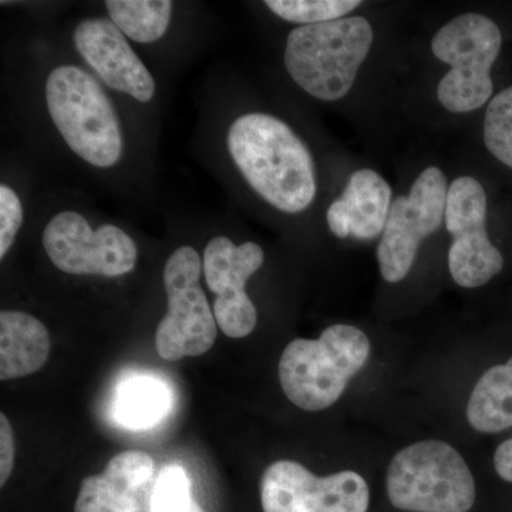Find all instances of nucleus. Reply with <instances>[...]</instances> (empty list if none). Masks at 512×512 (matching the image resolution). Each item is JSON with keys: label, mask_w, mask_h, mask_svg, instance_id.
Here are the masks:
<instances>
[{"label": "nucleus", "mask_w": 512, "mask_h": 512, "mask_svg": "<svg viewBox=\"0 0 512 512\" xmlns=\"http://www.w3.org/2000/svg\"><path fill=\"white\" fill-rule=\"evenodd\" d=\"M228 148L247 183L276 210L296 214L315 200L311 153L284 121L245 114L229 128Z\"/></svg>", "instance_id": "obj_1"}, {"label": "nucleus", "mask_w": 512, "mask_h": 512, "mask_svg": "<svg viewBox=\"0 0 512 512\" xmlns=\"http://www.w3.org/2000/svg\"><path fill=\"white\" fill-rule=\"evenodd\" d=\"M369 356V338L355 326L333 325L319 339L293 340L279 360L282 390L299 409H328Z\"/></svg>", "instance_id": "obj_2"}, {"label": "nucleus", "mask_w": 512, "mask_h": 512, "mask_svg": "<svg viewBox=\"0 0 512 512\" xmlns=\"http://www.w3.org/2000/svg\"><path fill=\"white\" fill-rule=\"evenodd\" d=\"M372 43V26L362 16L301 26L289 33L286 70L315 99L339 100L352 89Z\"/></svg>", "instance_id": "obj_3"}, {"label": "nucleus", "mask_w": 512, "mask_h": 512, "mask_svg": "<svg viewBox=\"0 0 512 512\" xmlns=\"http://www.w3.org/2000/svg\"><path fill=\"white\" fill-rule=\"evenodd\" d=\"M46 101L53 123L74 154L100 168L120 160L119 117L94 77L80 67H56L47 77Z\"/></svg>", "instance_id": "obj_4"}, {"label": "nucleus", "mask_w": 512, "mask_h": 512, "mask_svg": "<svg viewBox=\"0 0 512 512\" xmlns=\"http://www.w3.org/2000/svg\"><path fill=\"white\" fill-rule=\"evenodd\" d=\"M390 503L410 512H468L476 503V483L460 453L439 440L403 448L387 470Z\"/></svg>", "instance_id": "obj_5"}, {"label": "nucleus", "mask_w": 512, "mask_h": 512, "mask_svg": "<svg viewBox=\"0 0 512 512\" xmlns=\"http://www.w3.org/2000/svg\"><path fill=\"white\" fill-rule=\"evenodd\" d=\"M500 29L493 20L467 13L436 33L431 50L451 67L437 87V97L451 113H470L484 106L493 94L491 67L500 55Z\"/></svg>", "instance_id": "obj_6"}, {"label": "nucleus", "mask_w": 512, "mask_h": 512, "mask_svg": "<svg viewBox=\"0 0 512 512\" xmlns=\"http://www.w3.org/2000/svg\"><path fill=\"white\" fill-rule=\"evenodd\" d=\"M202 262L192 247H181L164 268L167 313L156 332V349L164 360L204 355L217 339V320L200 278Z\"/></svg>", "instance_id": "obj_7"}, {"label": "nucleus", "mask_w": 512, "mask_h": 512, "mask_svg": "<svg viewBox=\"0 0 512 512\" xmlns=\"http://www.w3.org/2000/svg\"><path fill=\"white\" fill-rule=\"evenodd\" d=\"M447 192L446 175L439 167H429L416 178L407 197L393 201L377 248L384 281L397 284L409 275L421 242L443 224Z\"/></svg>", "instance_id": "obj_8"}, {"label": "nucleus", "mask_w": 512, "mask_h": 512, "mask_svg": "<svg viewBox=\"0 0 512 512\" xmlns=\"http://www.w3.org/2000/svg\"><path fill=\"white\" fill-rule=\"evenodd\" d=\"M43 247L60 271L72 275H126L136 268V242L116 225L93 231L83 215L63 211L43 232Z\"/></svg>", "instance_id": "obj_9"}, {"label": "nucleus", "mask_w": 512, "mask_h": 512, "mask_svg": "<svg viewBox=\"0 0 512 512\" xmlns=\"http://www.w3.org/2000/svg\"><path fill=\"white\" fill-rule=\"evenodd\" d=\"M447 231L453 235L448 268L457 285L478 288L503 271L504 258L491 244L487 227V197L473 177H460L448 187Z\"/></svg>", "instance_id": "obj_10"}, {"label": "nucleus", "mask_w": 512, "mask_h": 512, "mask_svg": "<svg viewBox=\"0 0 512 512\" xmlns=\"http://www.w3.org/2000/svg\"><path fill=\"white\" fill-rule=\"evenodd\" d=\"M264 512H367L370 491L355 471L318 477L302 464L276 461L261 481Z\"/></svg>", "instance_id": "obj_11"}, {"label": "nucleus", "mask_w": 512, "mask_h": 512, "mask_svg": "<svg viewBox=\"0 0 512 512\" xmlns=\"http://www.w3.org/2000/svg\"><path fill=\"white\" fill-rule=\"evenodd\" d=\"M264 259V251L254 242L235 245L227 237H215L205 248L202 271L208 288L217 295L212 311L228 338H245L255 329L258 313L245 285Z\"/></svg>", "instance_id": "obj_12"}, {"label": "nucleus", "mask_w": 512, "mask_h": 512, "mask_svg": "<svg viewBox=\"0 0 512 512\" xmlns=\"http://www.w3.org/2000/svg\"><path fill=\"white\" fill-rule=\"evenodd\" d=\"M74 45L96 70L100 79L117 92L148 103L156 93V82L126 36L106 18L83 20L74 29Z\"/></svg>", "instance_id": "obj_13"}, {"label": "nucleus", "mask_w": 512, "mask_h": 512, "mask_svg": "<svg viewBox=\"0 0 512 512\" xmlns=\"http://www.w3.org/2000/svg\"><path fill=\"white\" fill-rule=\"evenodd\" d=\"M392 204V188L382 175L369 168L356 171L329 207L326 218L330 231L342 239H375L386 227Z\"/></svg>", "instance_id": "obj_14"}, {"label": "nucleus", "mask_w": 512, "mask_h": 512, "mask_svg": "<svg viewBox=\"0 0 512 512\" xmlns=\"http://www.w3.org/2000/svg\"><path fill=\"white\" fill-rule=\"evenodd\" d=\"M50 355V336L46 326L29 313H0V379H19L33 375Z\"/></svg>", "instance_id": "obj_15"}, {"label": "nucleus", "mask_w": 512, "mask_h": 512, "mask_svg": "<svg viewBox=\"0 0 512 512\" xmlns=\"http://www.w3.org/2000/svg\"><path fill=\"white\" fill-rule=\"evenodd\" d=\"M467 419L480 433H500L512 427V357L478 380L468 402Z\"/></svg>", "instance_id": "obj_16"}, {"label": "nucleus", "mask_w": 512, "mask_h": 512, "mask_svg": "<svg viewBox=\"0 0 512 512\" xmlns=\"http://www.w3.org/2000/svg\"><path fill=\"white\" fill-rule=\"evenodd\" d=\"M167 386L154 377L140 376L121 384L117 394V419L131 430H146L163 420L170 410Z\"/></svg>", "instance_id": "obj_17"}, {"label": "nucleus", "mask_w": 512, "mask_h": 512, "mask_svg": "<svg viewBox=\"0 0 512 512\" xmlns=\"http://www.w3.org/2000/svg\"><path fill=\"white\" fill-rule=\"evenodd\" d=\"M106 6L111 22L124 36L138 43L161 39L173 13L170 0H109Z\"/></svg>", "instance_id": "obj_18"}, {"label": "nucleus", "mask_w": 512, "mask_h": 512, "mask_svg": "<svg viewBox=\"0 0 512 512\" xmlns=\"http://www.w3.org/2000/svg\"><path fill=\"white\" fill-rule=\"evenodd\" d=\"M136 490L109 468L83 480L74 512H138Z\"/></svg>", "instance_id": "obj_19"}, {"label": "nucleus", "mask_w": 512, "mask_h": 512, "mask_svg": "<svg viewBox=\"0 0 512 512\" xmlns=\"http://www.w3.org/2000/svg\"><path fill=\"white\" fill-rule=\"evenodd\" d=\"M360 3L359 0H266L265 5L281 19L309 26L342 19Z\"/></svg>", "instance_id": "obj_20"}, {"label": "nucleus", "mask_w": 512, "mask_h": 512, "mask_svg": "<svg viewBox=\"0 0 512 512\" xmlns=\"http://www.w3.org/2000/svg\"><path fill=\"white\" fill-rule=\"evenodd\" d=\"M484 141L495 158L512 168V86L488 104Z\"/></svg>", "instance_id": "obj_21"}, {"label": "nucleus", "mask_w": 512, "mask_h": 512, "mask_svg": "<svg viewBox=\"0 0 512 512\" xmlns=\"http://www.w3.org/2000/svg\"><path fill=\"white\" fill-rule=\"evenodd\" d=\"M192 500L191 480L184 467H164L151 497V512H181Z\"/></svg>", "instance_id": "obj_22"}, {"label": "nucleus", "mask_w": 512, "mask_h": 512, "mask_svg": "<svg viewBox=\"0 0 512 512\" xmlns=\"http://www.w3.org/2000/svg\"><path fill=\"white\" fill-rule=\"evenodd\" d=\"M23 222V208L18 194L0 185V258H5Z\"/></svg>", "instance_id": "obj_23"}, {"label": "nucleus", "mask_w": 512, "mask_h": 512, "mask_svg": "<svg viewBox=\"0 0 512 512\" xmlns=\"http://www.w3.org/2000/svg\"><path fill=\"white\" fill-rule=\"evenodd\" d=\"M15 436L8 417L0 414V484H6L15 466Z\"/></svg>", "instance_id": "obj_24"}, {"label": "nucleus", "mask_w": 512, "mask_h": 512, "mask_svg": "<svg viewBox=\"0 0 512 512\" xmlns=\"http://www.w3.org/2000/svg\"><path fill=\"white\" fill-rule=\"evenodd\" d=\"M494 467L498 476L512 483V439L498 446L494 456Z\"/></svg>", "instance_id": "obj_25"}, {"label": "nucleus", "mask_w": 512, "mask_h": 512, "mask_svg": "<svg viewBox=\"0 0 512 512\" xmlns=\"http://www.w3.org/2000/svg\"><path fill=\"white\" fill-rule=\"evenodd\" d=\"M181 512H205V510L197 503V501L192 500L191 503L188 504Z\"/></svg>", "instance_id": "obj_26"}]
</instances>
